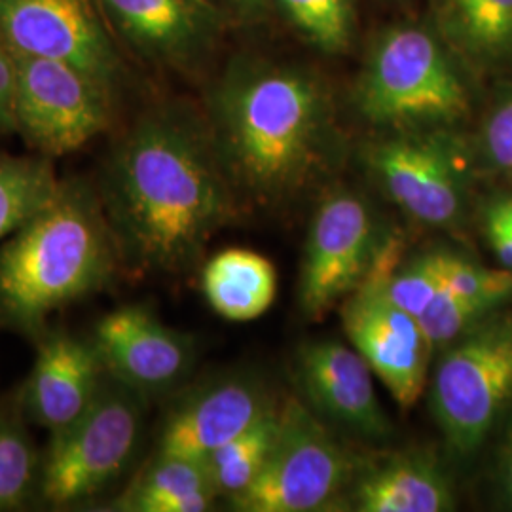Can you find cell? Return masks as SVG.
<instances>
[{"mask_svg": "<svg viewBox=\"0 0 512 512\" xmlns=\"http://www.w3.org/2000/svg\"><path fill=\"white\" fill-rule=\"evenodd\" d=\"M95 186L131 274L194 270L238 217L207 120L181 105L141 114L110 148Z\"/></svg>", "mask_w": 512, "mask_h": 512, "instance_id": "1", "label": "cell"}, {"mask_svg": "<svg viewBox=\"0 0 512 512\" xmlns=\"http://www.w3.org/2000/svg\"><path fill=\"white\" fill-rule=\"evenodd\" d=\"M205 120L236 196L256 205L293 202L336 154L329 93L294 67L232 61L207 93Z\"/></svg>", "mask_w": 512, "mask_h": 512, "instance_id": "2", "label": "cell"}, {"mask_svg": "<svg viewBox=\"0 0 512 512\" xmlns=\"http://www.w3.org/2000/svg\"><path fill=\"white\" fill-rule=\"evenodd\" d=\"M120 268L97 186L61 179L54 198L0 243V323L40 338L52 313L99 293Z\"/></svg>", "mask_w": 512, "mask_h": 512, "instance_id": "3", "label": "cell"}, {"mask_svg": "<svg viewBox=\"0 0 512 512\" xmlns=\"http://www.w3.org/2000/svg\"><path fill=\"white\" fill-rule=\"evenodd\" d=\"M145 412V397L105 374L92 406L69 427L50 433L40 458V501L52 509H74L105 494L135 461Z\"/></svg>", "mask_w": 512, "mask_h": 512, "instance_id": "4", "label": "cell"}, {"mask_svg": "<svg viewBox=\"0 0 512 512\" xmlns=\"http://www.w3.org/2000/svg\"><path fill=\"white\" fill-rule=\"evenodd\" d=\"M363 116L378 126L444 124L469 109L467 90L439 38L416 25L378 38L355 92Z\"/></svg>", "mask_w": 512, "mask_h": 512, "instance_id": "5", "label": "cell"}, {"mask_svg": "<svg viewBox=\"0 0 512 512\" xmlns=\"http://www.w3.org/2000/svg\"><path fill=\"white\" fill-rule=\"evenodd\" d=\"M511 403L512 313H495L442 351L431 384V410L448 446L469 456Z\"/></svg>", "mask_w": 512, "mask_h": 512, "instance_id": "6", "label": "cell"}, {"mask_svg": "<svg viewBox=\"0 0 512 512\" xmlns=\"http://www.w3.org/2000/svg\"><path fill=\"white\" fill-rule=\"evenodd\" d=\"M353 458L308 404L281 406V429L262 473L230 497L239 512L325 511L348 488Z\"/></svg>", "mask_w": 512, "mask_h": 512, "instance_id": "7", "label": "cell"}, {"mask_svg": "<svg viewBox=\"0 0 512 512\" xmlns=\"http://www.w3.org/2000/svg\"><path fill=\"white\" fill-rule=\"evenodd\" d=\"M12 52L16 131L37 154L67 156L110 128L116 97L103 84L65 61Z\"/></svg>", "mask_w": 512, "mask_h": 512, "instance_id": "8", "label": "cell"}, {"mask_svg": "<svg viewBox=\"0 0 512 512\" xmlns=\"http://www.w3.org/2000/svg\"><path fill=\"white\" fill-rule=\"evenodd\" d=\"M0 33L12 50L65 61L116 99L128 69L99 0H0Z\"/></svg>", "mask_w": 512, "mask_h": 512, "instance_id": "9", "label": "cell"}, {"mask_svg": "<svg viewBox=\"0 0 512 512\" xmlns=\"http://www.w3.org/2000/svg\"><path fill=\"white\" fill-rule=\"evenodd\" d=\"M378 230L370 205L348 190L319 203L311 219L300 270V310L319 319L365 281L378 255Z\"/></svg>", "mask_w": 512, "mask_h": 512, "instance_id": "10", "label": "cell"}, {"mask_svg": "<svg viewBox=\"0 0 512 512\" xmlns=\"http://www.w3.org/2000/svg\"><path fill=\"white\" fill-rule=\"evenodd\" d=\"M90 340L107 374L147 401L175 391L196 359L194 340L141 304L120 306L101 317Z\"/></svg>", "mask_w": 512, "mask_h": 512, "instance_id": "11", "label": "cell"}, {"mask_svg": "<svg viewBox=\"0 0 512 512\" xmlns=\"http://www.w3.org/2000/svg\"><path fill=\"white\" fill-rule=\"evenodd\" d=\"M342 325L351 346L401 408H412L425 391L431 353L414 315L395 306L380 287L361 285L342 308Z\"/></svg>", "mask_w": 512, "mask_h": 512, "instance_id": "12", "label": "cell"}, {"mask_svg": "<svg viewBox=\"0 0 512 512\" xmlns=\"http://www.w3.org/2000/svg\"><path fill=\"white\" fill-rule=\"evenodd\" d=\"M274 406L268 387L255 374H217L184 389L169 404L156 452L203 461Z\"/></svg>", "mask_w": 512, "mask_h": 512, "instance_id": "13", "label": "cell"}, {"mask_svg": "<svg viewBox=\"0 0 512 512\" xmlns=\"http://www.w3.org/2000/svg\"><path fill=\"white\" fill-rule=\"evenodd\" d=\"M368 164L391 202L431 226L458 222L465 186L454 147L440 133H412L368 148Z\"/></svg>", "mask_w": 512, "mask_h": 512, "instance_id": "14", "label": "cell"}, {"mask_svg": "<svg viewBox=\"0 0 512 512\" xmlns=\"http://www.w3.org/2000/svg\"><path fill=\"white\" fill-rule=\"evenodd\" d=\"M294 380L319 418L361 439L393 435V423L372 384V370L357 349L338 340L306 342L294 357Z\"/></svg>", "mask_w": 512, "mask_h": 512, "instance_id": "15", "label": "cell"}, {"mask_svg": "<svg viewBox=\"0 0 512 512\" xmlns=\"http://www.w3.org/2000/svg\"><path fill=\"white\" fill-rule=\"evenodd\" d=\"M110 27L148 61L194 69L219 40L224 14L209 0H99Z\"/></svg>", "mask_w": 512, "mask_h": 512, "instance_id": "16", "label": "cell"}, {"mask_svg": "<svg viewBox=\"0 0 512 512\" xmlns=\"http://www.w3.org/2000/svg\"><path fill=\"white\" fill-rule=\"evenodd\" d=\"M105 374L92 340L46 330L21 393L23 412L50 433L61 431L92 406Z\"/></svg>", "mask_w": 512, "mask_h": 512, "instance_id": "17", "label": "cell"}, {"mask_svg": "<svg viewBox=\"0 0 512 512\" xmlns=\"http://www.w3.org/2000/svg\"><path fill=\"white\" fill-rule=\"evenodd\" d=\"M351 505L359 512H446L456 509V497L435 459L404 452L368 469L353 486Z\"/></svg>", "mask_w": 512, "mask_h": 512, "instance_id": "18", "label": "cell"}, {"mask_svg": "<svg viewBox=\"0 0 512 512\" xmlns=\"http://www.w3.org/2000/svg\"><path fill=\"white\" fill-rule=\"evenodd\" d=\"M219 495L215 492L205 463L156 452L135 475L128 490L114 501V511L203 512L209 511Z\"/></svg>", "mask_w": 512, "mask_h": 512, "instance_id": "19", "label": "cell"}, {"mask_svg": "<svg viewBox=\"0 0 512 512\" xmlns=\"http://www.w3.org/2000/svg\"><path fill=\"white\" fill-rule=\"evenodd\" d=\"M202 285L209 306L220 317L247 323L274 304L277 274L266 256L247 249H228L205 264Z\"/></svg>", "mask_w": 512, "mask_h": 512, "instance_id": "20", "label": "cell"}, {"mask_svg": "<svg viewBox=\"0 0 512 512\" xmlns=\"http://www.w3.org/2000/svg\"><path fill=\"white\" fill-rule=\"evenodd\" d=\"M444 37L476 63L512 55V0H437Z\"/></svg>", "mask_w": 512, "mask_h": 512, "instance_id": "21", "label": "cell"}, {"mask_svg": "<svg viewBox=\"0 0 512 512\" xmlns=\"http://www.w3.org/2000/svg\"><path fill=\"white\" fill-rule=\"evenodd\" d=\"M281 429V406L275 404L260 420L228 440L203 459L219 497H234L247 490L262 473Z\"/></svg>", "mask_w": 512, "mask_h": 512, "instance_id": "22", "label": "cell"}, {"mask_svg": "<svg viewBox=\"0 0 512 512\" xmlns=\"http://www.w3.org/2000/svg\"><path fill=\"white\" fill-rule=\"evenodd\" d=\"M59 181L52 158L0 154V243L54 198Z\"/></svg>", "mask_w": 512, "mask_h": 512, "instance_id": "23", "label": "cell"}, {"mask_svg": "<svg viewBox=\"0 0 512 512\" xmlns=\"http://www.w3.org/2000/svg\"><path fill=\"white\" fill-rule=\"evenodd\" d=\"M40 456L18 414H0V512L16 511L37 492Z\"/></svg>", "mask_w": 512, "mask_h": 512, "instance_id": "24", "label": "cell"}, {"mask_svg": "<svg viewBox=\"0 0 512 512\" xmlns=\"http://www.w3.org/2000/svg\"><path fill=\"white\" fill-rule=\"evenodd\" d=\"M294 27L327 54L348 50L355 33V0H277Z\"/></svg>", "mask_w": 512, "mask_h": 512, "instance_id": "25", "label": "cell"}, {"mask_svg": "<svg viewBox=\"0 0 512 512\" xmlns=\"http://www.w3.org/2000/svg\"><path fill=\"white\" fill-rule=\"evenodd\" d=\"M448 258L450 253L446 251L425 253L408 262L399 272H393L385 283L376 287H380L395 306L418 319L421 311L446 287Z\"/></svg>", "mask_w": 512, "mask_h": 512, "instance_id": "26", "label": "cell"}, {"mask_svg": "<svg viewBox=\"0 0 512 512\" xmlns=\"http://www.w3.org/2000/svg\"><path fill=\"white\" fill-rule=\"evenodd\" d=\"M492 310L482 302L444 287L418 315V323L431 348H446Z\"/></svg>", "mask_w": 512, "mask_h": 512, "instance_id": "27", "label": "cell"}, {"mask_svg": "<svg viewBox=\"0 0 512 512\" xmlns=\"http://www.w3.org/2000/svg\"><path fill=\"white\" fill-rule=\"evenodd\" d=\"M446 287L454 293L495 308L512 294V270L484 268L450 253Z\"/></svg>", "mask_w": 512, "mask_h": 512, "instance_id": "28", "label": "cell"}, {"mask_svg": "<svg viewBox=\"0 0 512 512\" xmlns=\"http://www.w3.org/2000/svg\"><path fill=\"white\" fill-rule=\"evenodd\" d=\"M482 141L490 162L512 173V97L492 112L484 126Z\"/></svg>", "mask_w": 512, "mask_h": 512, "instance_id": "29", "label": "cell"}, {"mask_svg": "<svg viewBox=\"0 0 512 512\" xmlns=\"http://www.w3.org/2000/svg\"><path fill=\"white\" fill-rule=\"evenodd\" d=\"M14 92H16V59L10 44L0 33V133L16 131Z\"/></svg>", "mask_w": 512, "mask_h": 512, "instance_id": "30", "label": "cell"}, {"mask_svg": "<svg viewBox=\"0 0 512 512\" xmlns=\"http://www.w3.org/2000/svg\"><path fill=\"white\" fill-rule=\"evenodd\" d=\"M484 232L501 268L512 270V230L492 213L484 211Z\"/></svg>", "mask_w": 512, "mask_h": 512, "instance_id": "31", "label": "cell"}, {"mask_svg": "<svg viewBox=\"0 0 512 512\" xmlns=\"http://www.w3.org/2000/svg\"><path fill=\"white\" fill-rule=\"evenodd\" d=\"M224 16H234L243 21L264 19L270 12V0H209Z\"/></svg>", "mask_w": 512, "mask_h": 512, "instance_id": "32", "label": "cell"}, {"mask_svg": "<svg viewBox=\"0 0 512 512\" xmlns=\"http://www.w3.org/2000/svg\"><path fill=\"white\" fill-rule=\"evenodd\" d=\"M497 480H499V490H501L503 499L512 507V425L499 448Z\"/></svg>", "mask_w": 512, "mask_h": 512, "instance_id": "33", "label": "cell"}, {"mask_svg": "<svg viewBox=\"0 0 512 512\" xmlns=\"http://www.w3.org/2000/svg\"><path fill=\"white\" fill-rule=\"evenodd\" d=\"M486 211L492 213L495 217H499L512 230V196H507V194L505 196H497L495 200L488 203Z\"/></svg>", "mask_w": 512, "mask_h": 512, "instance_id": "34", "label": "cell"}]
</instances>
